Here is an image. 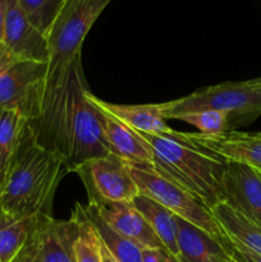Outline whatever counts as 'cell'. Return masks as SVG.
I'll list each match as a JSON object with an SVG mask.
<instances>
[{"label":"cell","instance_id":"obj_1","mask_svg":"<svg viewBox=\"0 0 261 262\" xmlns=\"http://www.w3.org/2000/svg\"><path fill=\"white\" fill-rule=\"evenodd\" d=\"M67 173L63 159L41 146L26 123L0 178V206L20 219L51 215L54 194Z\"/></svg>","mask_w":261,"mask_h":262},{"label":"cell","instance_id":"obj_2","mask_svg":"<svg viewBox=\"0 0 261 262\" xmlns=\"http://www.w3.org/2000/svg\"><path fill=\"white\" fill-rule=\"evenodd\" d=\"M138 133L153 150L156 173L188 191L209 210L224 201L227 160L200 148L186 133L173 137Z\"/></svg>","mask_w":261,"mask_h":262},{"label":"cell","instance_id":"obj_3","mask_svg":"<svg viewBox=\"0 0 261 262\" xmlns=\"http://www.w3.org/2000/svg\"><path fill=\"white\" fill-rule=\"evenodd\" d=\"M113 0H64L46 33L48 73L41 114H50L66 95L69 71L81 56L82 45L94 23Z\"/></svg>","mask_w":261,"mask_h":262},{"label":"cell","instance_id":"obj_4","mask_svg":"<svg viewBox=\"0 0 261 262\" xmlns=\"http://www.w3.org/2000/svg\"><path fill=\"white\" fill-rule=\"evenodd\" d=\"M109 154L100 112L91 99L78 56L72 63L67 83L59 156L63 159L67 171L76 173L89 161Z\"/></svg>","mask_w":261,"mask_h":262},{"label":"cell","instance_id":"obj_5","mask_svg":"<svg viewBox=\"0 0 261 262\" xmlns=\"http://www.w3.org/2000/svg\"><path fill=\"white\" fill-rule=\"evenodd\" d=\"M214 109L228 115V132L255 122L261 115V77L248 81L223 82L200 89L187 96L164 102V118L183 113Z\"/></svg>","mask_w":261,"mask_h":262},{"label":"cell","instance_id":"obj_6","mask_svg":"<svg viewBox=\"0 0 261 262\" xmlns=\"http://www.w3.org/2000/svg\"><path fill=\"white\" fill-rule=\"evenodd\" d=\"M48 63L14 60L0 43V109L17 112L28 123L40 118Z\"/></svg>","mask_w":261,"mask_h":262},{"label":"cell","instance_id":"obj_7","mask_svg":"<svg viewBox=\"0 0 261 262\" xmlns=\"http://www.w3.org/2000/svg\"><path fill=\"white\" fill-rule=\"evenodd\" d=\"M128 164V163H127ZM141 194L155 200L176 216L200 228L228 248L227 237L209 209L178 184L163 178L153 169L138 168L128 164Z\"/></svg>","mask_w":261,"mask_h":262},{"label":"cell","instance_id":"obj_8","mask_svg":"<svg viewBox=\"0 0 261 262\" xmlns=\"http://www.w3.org/2000/svg\"><path fill=\"white\" fill-rule=\"evenodd\" d=\"M76 173L86 188L89 200L132 204L140 194L128 164L112 152L89 161Z\"/></svg>","mask_w":261,"mask_h":262},{"label":"cell","instance_id":"obj_9","mask_svg":"<svg viewBox=\"0 0 261 262\" xmlns=\"http://www.w3.org/2000/svg\"><path fill=\"white\" fill-rule=\"evenodd\" d=\"M3 45L14 60L49 61L48 38L27 19L17 0L8 4Z\"/></svg>","mask_w":261,"mask_h":262},{"label":"cell","instance_id":"obj_10","mask_svg":"<svg viewBox=\"0 0 261 262\" xmlns=\"http://www.w3.org/2000/svg\"><path fill=\"white\" fill-rule=\"evenodd\" d=\"M86 207L99 215L112 229L132 241L140 248L164 247L145 217L133 204L89 200Z\"/></svg>","mask_w":261,"mask_h":262},{"label":"cell","instance_id":"obj_11","mask_svg":"<svg viewBox=\"0 0 261 262\" xmlns=\"http://www.w3.org/2000/svg\"><path fill=\"white\" fill-rule=\"evenodd\" d=\"M77 235L78 223L74 215L69 220L38 215L35 229V262H74L73 245Z\"/></svg>","mask_w":261,"mask_h":262},{"label":"cell","instance_id":"obj_12","mask_svg":"<svg viewBox=\"0 0 261 262\" xmlns=\"http://www.w3.org/2000/svg\"><path fill=\"white\" fill-rule=\"evenodd\" d=\"M224 201L261 225V178L256 169L238 161H227Z\"/></svg>","mask_w":261,"mask_h":262},{"label":"cell","instance_id":"obj_13","mask_svg":"<svg viewBox=\"0 0 261 262\" xmlns=\"http://www.w3.org/2000/svg\"><path fill=\"white\" fill-rule=\"evenodd\" d=\"M91 99L100 112V118H101L102 128L110 152L119 156L129 165L154 170L153 150L148 143L141 137L140 133L133 130L127 124L120 122L118 118L97 105L92 94Z\"/></svg>","mask_w":261,"mask_h":262},{"label":"cell","instance_id":"obj_14","mask_svg":"<svg viewBox=\"0 0 261 262\" xmlns=\"http://www.w3.org/2000/svg\"><path fill=\"white\" fill-rule=\"evenodd\" d=\"M186 135L200 148L215 154L227 161L247 164L261 171V133L232 130L215 137H205L200 133Z\"/></svg>","mask_w":261,"mask_h":262},{"label":"cell","instance_id":"obj_15","mask_svg":"<svg viewBox=\"0 0 261 262\" xmlns=\"http://www.w3.org/2000/svg\"><path fill=\"white\" fill-rule=\"evenodd\" d=\"M97 105L114 115L115 118L132 128L136 132L147 133L156 136H178L179 132L171 129L166 124L164 118V102L160 104H141V105H120L112 104L94 96Z\"/></svg>","mask_w":261,"mask_h":262},{"label":"cell","instance_id":"obj_16","mask_svg":"<svg viewBox=\"0 0 261 262\" xmlns=\"http://www.w3.org/2000/svg\"><path fill=\"white\" fill-rule=\"evenodd\" d=\"M210 211L227 237L261 255V225L225 201L217 204Z\"/></svg>","mask_w":261,"mask_h":262},{"label":"cell","instance_id":"obj_17","mask_svg":"<svg viewBox=\"0 0 261 262\" xmlns=\"http://www.w3.org/2000/svg\"><path fill=\"white\" fill-rule=\"evenodd\" d=\"M132 204L142 214V216L145 217L147 224L163 243L164 247L169 252L173 253L176 257H178V229H177L176 215L169 211L163 205L145 194H138L133 200Z\"/></svg>","mask_w":261,"mask_h":262},{"label":"cell","instance_id":"obj_18","mask_svg":"<svg viewBox=\"0 0 261 262\" xmlns=\"http://www.w3.org/2000/svg\"><path fill=\"white\" fill-rule=\"evenodd\" d=\"M37 217L20 219L0 206V262H10L25 247L35 230Z\"/></svg>","mask_w":261,"mask_h":262},{"label":"cell","instance_id":"obj_19","mask_svg":"<svg viewBox=\"0 0 261 262\" xmlns=\"http://www.w3.org/2000/svg\"><path fill=\"white\" fill-rule=\"evenodd\" d=\"M84 214L94 224L95 229L100 235V239L109 250L117 262H142V251L136 243L120 235L109 227L101 217L92 210L83 206Z\"/></svg>","mask_w":261,"mask_h":262},{"label":"cell","instance_id":"obj_20","mask_svg":"<svg viewBox=\"0 0 261 262\" xmlns=\"http://www.w3.org/2000/svg\"><path fill=\"white\" fill-rule=\"evenodd\" d=\"M72 215L78 223V235L73 245L74 262H104L101 239L94 224L84 214L83 206L76 204Z\"/></svg>","mask_w":261,"mask_h":262},{"label":"cell","instance_id":"obj_21","mask_svg":"<svg viewBox=\"0 0 261 262\" xmlns=\"http://www.w3.org/2000/svg\"><path fill=\"white\" fill-rule=\"evenodd\" d=\"M27 120L17 112L0 109V178Z\"/></svg>","mask_w":261,"mask_h":262},{"label":"cell","instance_id":"obj_22","mask_svg":"<svg viewBox=\"0 0 261 262\" xmlns=\"http://www.w3.org/2000/svg\"><path fill=\"white\" fill-rule=\"evenodd\" d=\"M174 119H179L182 122L193 125L194 128L199 129L197 133L205 136V137H215V136H222L228 132V115L224 112H219V110H194V112L177 115Z\"/></svg>","mask_w":261,"mask_h":262},{"label":"cell","instance_id":"obj_23","mask_svg":"<svg viewBox=\"0 0 261 262\" xmlns=\"http://www.w3.org/2000/svg\"><path fill=\"white\" fill-rule=\"evenodd\" d=\"M27 19L46 36L64 0H17Z\"/></svg>","mask_w":261,"mask_h":262},{"label":"cell","instance_id":"obj_24","mask_svg":"<svg viewBox=\"0 0 261 262\" xmlns=\"http://www.w3.org/2000/svg\"><path fill=\"white\" fill-rule=\"evenodd\" d=\"M227 237V235H225ZM228 252L237 262H261V255L250 250L233 238L227 237Z\"/></svg>","mask_w":261,"mask_h":262},{"label":"cell","instance_id":"obj_25","mask_svg":"<svg viewBox=\"0 0 261 262\" xmlns=\"http://www.w3.org/2000/svg\"><path fill=\"white\" fill-rule=\"evenodd\" d=\"M142 262H181L166 248H141Z\"/></svg>","mask_w":261,"mask_h":262},{"label":"cell","instance_id":"obj_26","mask_svg":"<svg viewBox=\"0 0 261 262\" xmlns=\"http://www.w3.org/2000/svg\"><path fill=\"white\" fill-rule=\"evenodd\" d=\"M35 255H36V238H35V230H33L32 235H31L28 242L25 245V247L17 253V256H15V257L10 262H35Z\"/></svg>","mask_w":261,"mask_h":262},{"label":"cell","instance_id":"obj_27","mask_svg":"<svg viewBox=\"0 0 261 262\" xmlns=\"http://www.w3.org/2000/svg\"><path fill=\"white\" fill-rule=\"evenodd\" d=\"M9 0H0V43H3V36H4V25L7 18V10Z\"/></svg>","mask_w":261,"mask_h":262},{"label":"cell","instance_id":"obj_28","mask_svg":"<svg viewBox=\"0 0 261 262\" xmlns=\"http://www.w3.org/2000/svg\"><path fill=\"white\" fill-rule=\"evenodd\" d=\"M101 250H102V258H104V262H117V260L112 256V253L109 252V250L105 247L104 243L101 245Z\"/></svg>","mask_w":261,"mask_h":262},{"label":"cell","instance_id":"obj_29","mask_svg":"<svg viewBox=\"0 0 261 262\" xmlns=\"http://www.w3.org/2000/svg\"><path fill=\"white\" fill-rule=\"evenodd\" d=\"M222 262H237V261H235L234 258L232 257V256H228V257L224 258V260H223Z\"/></svg>","mask_w":261,"mask_h":262},{"label":"cell","instance_id":"obj_30","mask_svg":"<svg viewBox=\"0 0 261 262\" xmlns=\"http://www.w3.org/2000/svg\"><path fill=\"white\" fill-rule=\"evenodd\" d=\"M256 171H257V174H258V177H260V178H261V171H258V170H256Z\"/></svg>","mask_w":261,"mask_h":262}]
</instances>
